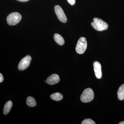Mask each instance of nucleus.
<instances>
[{
  "instance_id": "4468645a",
  "label": "nucleus",
  "mask_w": 124,
  "mask_h": 124,
  "mask_svg": "<svg viewBox=\"0 0 124 124\" xmlns=\"http://www.w3.org/2000/svg\"><path fill=\"white\" fill-rule=\"evenodd\" d=\"M82 124H95V123L93 121L90 119H85L82 121Z\"/></svg>"
},
{
  "instance_id": "9d476101",
  "label": "nucleus",
  "mask_w": 124,
  "mask_h": 124,
  "mask_svg": "<svg viewBox=\"0 0 124 124\" xmlns=\"http://www.w3.org/2000/svg\"><path fill=\"white\" fill-rule=\"evenodd\" d=\"M13 106V103L11 101H9L5 104L4 107L3 113L5 115H7L11 110V107Z\"/></svg>"
},
{
  "instance_id": "9b49d317",
  "label": "nucleus",
  "mask_w": 124,
  "mask_h": 124,
  "mask_svg": "<svg viewBox=\"0 0 124 124\" xmlns=\"http://www.w3.org/2000/svg\"><path fill=\"white\" fill-rule=\"evenodd\" d=\"M117 95L119 100H124V84H122L120 86L117 91Z\"/></svg>"
},
{
  "instance_id": "f8f14e48",
  "label": "nucleus",
  "mask_w": 124,
  "mask_h": 124,
  "mask_svg": "<svg viewBox=\"0 0 124 124\" xmlns=\"http://www.w3.org/2000/svg\"><path fill=\"white\" fill-rule=\"evenodd\" d=\"M26 103L28 106L30 107H34L36 105V102L35 99L31 97H28L27 98Z\"/></svg>"
},
{
  "instance_id": "6ab92c4d",
  "label": "nucleus",
  "mask_w": 124,
  "mask_h": 124,
  "mask_svg": "<svg viewBox=\"0 0 124 124\" xmlns=\"http://www.w3.org/2000/svg\"><path fill=\"white\" fill-rule=\"evenodd\" d=\"M45 82H46V83H47V80H45Z\"/></svg>"
},
{
  "instance_id": "20e7f679",
  "label": "nucleus",
  "mask_w": 124,
  "mask_h": 124,
  "mask_svg": "<svg viewBox=\"0 0 124 124\" xmlns=\"http://www.w3.org/2000/svg\"><path fill=\"white\" fill-rule=\"evenodd\" d=\"M87 46V42L86 38L81 37L78 41L76 47V50L78 54H83L86 50Z\"/></svg>"
},
{
  "instance_id": "f03ea898",
  "label": "nucleus",
  "mask_w": 124,
  "mask_h": 124,
  "mask_svg": "<svg viewBox=\"0 0 124 124\" xmlns=\"http://www.w3.org/2000/svg\"><path fill=\"white\" fill-rule=\"evenodd\" d=\"M94 97V93L92 89L88 88L85 89L81 96L80 100L84 103L91 102L93 100Z\"/></svg>"
},
{
  "instance_id": "6e6552de",
  "label": "nucleus",
  "mask_w": 124,
  "mask_h": 124,
  "mask_svg": "<svg viewBox=\"0 0 124 124\" xmlns=\"http://www.w3.org/2000/svg\"><path fill=\"white\" fill-rule=\"evenodd\" d=\"M46 80L48 84L54 85L57 84L60 81V77L57 74H52L47 78Z\"/></svg>"
},
{
  "instance_id": "0eeeda50",
  "label": "nucleus",
  "mask_w": 124,
  "mask_h": 124,
  "mask_svg": "<svg viewBox=\"0 0 124 124\" xmlns=\"http://www.w3.org/2000/svg\"><path fill=\"white\" fill-rule=\"evenodd\" d=\"M94 71L95 77L97 79H101L102 78L101 66L98 62H94L93 64Z\"/></svg>"
},
{
  "instance_id": "ddd939ff",
  "label": "nucleus",
  "mask_w": 124,
  "mask_h": 124,
  "mask_svg": "<svg viewBox=\"0 0 124 124\" xmlns=\"http://www.w3.org/2000/svg\"><path fill=\"white\" fill-rule=\"evenodd\" d=\"M50 97L51 99L54 101H59L62 99L63 97L62 94L60 93H56L51 94Z\"/></svg>"
},
{
  "instance_id": "f3484780",
  "label": "nucleus",
  "mask_w": 124,
  "mask_h": 124,
  "mask_svg": "<svg viewBox=\"0 0 124 124\" xmlns=\"http://www.w3.org/2000/svg\"><path fill=\"white\" fill-rule=\"evenodd\" d=\"M16 0L20 1V2H26V1H28L29 0Z\"/></svg>"
},
{
  "instance_id": "1a4fd4ad",
  "label": "nucleus",
  "mask_w": 124,
  "mask_h": 124,
  "mask_svg": "<svg viewBox=\"0 0 124 124\" xmlns=\"http://www.w3.org/2000/svg\"><path fill=\"white\" fill-rule=\"evenodd\" d=\"M54 39L55 42L60 46L64 45V40L62 36L58 33H55L54 35Z\"/></svg>"
},
{
  "instance_id": "f257e3e1",
  "label": "nucleus",
  "mask_w": 124,
  "mask_h": 124,
  "mask_svg": "<svg viewBox=\"0 0 124 124\" xmlns=\"http://www.w3.org/2000/svg\"><path fill=\"white\" fill-rule=\"evenodd\" d=\"M93 22L91 23V24L93 28L98 31H102L107 30L108 25L107 23L102 19L98 18H94L93 19Z\"/></svg>"
},
{
  "instance_id": "a211bd4d",
  "label": "nucleus",
  "mask_w": 124,
  "mask_h": 124,
  "mask_svg": "<svg viewBox=\"0 0 124 124\" xmlns=\"http://www.w3.org/2000/svg\"><path fill=\"white\" fill-rule=\"evenodd\" d=\"M119 124H124V121H121L120 122Z\"/></svg>"
},
{
  "instance_id": "dca6fc26",
  "label": "nucleus",
  "mask_w": 124,
  "mask_h": 124,
  "mask_svg": "<svg viewBox=\"0 0 124 124\" xmlns=\"http://www.w3.org/2000/svg\"><path fill=\"white\" fill-rule=\"evenodd\" d=\"M4 80V77L1 73H0V82L1 83Z\"/></svg>"
},
{
  "instance_id": "39448f33",
  "label": "nucleus",
  "mask_w": 124,
  "mask_h": 124,
  "mask_svg": "<svg viewBox=\"0 0 124 124\" xmlns=\"http://www.w3.org/2000/svg\"><path fill=\"white\" fill-rule=\"evenodd\" d=\"M31 58L30 55H27L23 58L19 62L18 68L20 70H23L27 68L30 65Z\"/></svg>"
},
{
  "instance_id": "7ed1b4c3",
  "label": "nucleus",
  "mask_w": 124,
  "mask_h": 124,
  "mask_svg": "<svg viewBox=\"0 0 124 124\" xmlns=\"http://www.w3.org/2000/svg\"><path fill=\"white\" fill-rule=\"evenodd\" d=\"M22 19V16L17 12H14L7 16V22L10 26H14L18 23Z\"/></svg>"
},
{
  "instance_id": "423d86ee",
  "label": "nucleus",
  "mask_w": 124,
  "mask_h": 124,
  "mask_svg": "<svg viewBox=\"0 0 124 124\" xmlns=\"http://www.w3.org/2000/svg\"><path fill=\"white\" fill-rule=\"evenodd\" d=\"M54 11L59 20L62 23H66L67 18L62 9L60 6L56 5L54 7Z\"/></svg>"
},
{
  "instance_id": "2eb2a0df",
  "label": "nucleus",
  "mask_w": 124,
  "mask_h": 124,
  "mask_svg": "<svg viewBox=\"0 0 124 124\" xmlns=\"http://www.w3.org/2000/svg\"><path fill=\"white\" fill-rule=\"evenodd\" d=\"M67 1L71 5H73L75 4L76 0H67Z\"/></svg>"
}]
</instances>
